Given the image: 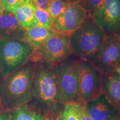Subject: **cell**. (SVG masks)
Returning a JSON list of instances; mask_svg holds the SVG:
<instances>
[{
  "label": "cell",
  "instance_id": "cell-25",
  "mask_svg": "<svg viewBox=\"0 0 120 120\" xmlns=\"http://www.w3.org/2000/svg\"><path fill=\"white\" fill-rule=\"evenodd\" d=\"M86 0H66V2L69 4H77L83 6Z\"/></svg>",
  "mask_w": 120,
  "mask_h": 120
},
{
  "label": "cell",
  "instance_id": "cell-22",
  "mask_svg": "<svg viewBox=\"0 0 120 120\" xmlns=\"http://www.w3.org/2000/svg\"><path fill=\"white\" fill-rule=\"evenodd\" d=\"M32 1L37 8L48 11L49 4L51 0H32Z\"/></svg>",
  "mask_w": 120,
  "mask_h": 120
},
{
  "label": "cell",
  "instance_id": "cell-32",
  "mask_svg": "<svg viewBox=\"0 0 120 120\" xmlns=\"http://www.w3.org/2000/svg\"></svg>",
  "mask_w": 120,
  "mask_h": 120
},
{
  "label": "cell",
  "instance_id": "cell-7",
  "mask_svg": "<svg viewBox=\"0 0 120 120\" xmlns=\"http://www.w3.org/2000/svg\"><path fill=\"white\" fill-rule=\"evenodd\" d=\"M91 63L102 74L116 72L120 66V38L116 36H106Z\"/></svg>",
  "mask_w": 120,
  "mask_h": 120
},
{
  "label": "cell",
  "instance_id": "cell-24",
  "mask_svg": "<svg viewBox=\"0 0 120 120\" xmlns=\"http://www.w3.org/2000/svg\"><path fill=\"white\" fill-rule=\"evenodd\" d=\"M0 120H11V110H3L0 112Z\"/></svg>",
  "mask_w": 120,
  "mask_h": 120
},
{
  "label": "cell",
  "instance_id": "cell-14",
  "mask_svg": "<svg viewBox=\"0 0 120 120\" xmlns=\"http://www.w3.org/2000/svg\"><path fill=\"white\" fill-rule=\"evenodd\" d=\"M35 7L32 0H21L12 7L11 12L21 26L27 29L37 24L34 13Z\"/></svg>",
  "mask_w": 120,
  "mask_h": 120
},
{
  "label": "cell",
  "instance_id": "cell-21",
  "mask_svg": "<svg viewBox=\"0 0 120 120\" xmlns=\"http://www.w3.org/2000/svg\"><path fill=\"white\" fill-rule=\"evenodd\" d=\"M76 103L79 120H93L86 109V103L79 101Z\"/></svg>",
  "mask_w": 120,
  "mask_h": 120
},
{
  "label": "cell",
  "instance_id": "cell-18",
  "mask_svg": "<svg viewBox=\"0 0 120 120\" xmlns=\"http://www.w3.org/2000/svg\"><path fill=\"white\" fill-rule=\"evenodd\" d=\"M58 120H79L75 102H67Z\"/></svg>",
  "mask_w": 120,
  "mask_h": 120
},
{
  "label": "cell",
  "instance_id": "cell-33",
  "mask_svg": "<svg viewBox=\"0 0 120 120\" xmlns=\"http://www.w3.org/2000/svg\"></svg>",
  "mask_w": 120,
  "mask_h": 120
},
{
  "label": "cell",
  "instance_id": "cell-3",
  "mask_svg": "<svg viewBox=\"0 0 120 120\" xmlns=\"http://www.w3.org/2000/svg\"><path fill=\"white\" fill-rule=\"evenodd\" d=\"M106 34L87 15L80 26L70 36L72 53L81 60L91 62L101 47Z\"/></svg>",
  "mask_w": 120,
  "mask_h": 120
},
{
  "label": "cell",
  "instance_id": "cell-16",
  "mask_svg": "<svg viewBox=\"0 0 120 120\" xmlns=\"http://www.w3.org/2000/svg\"><path fill=\"white\" fill-rule=\"evenodd\" d=\"M11 120H49L28 103L11 110Z\"/></svg>",
  "mask_w": 120,
  "mask_h": 120
},
{
  "label": "cell",
  "instance_id": "cell-17",
  "mask_svg": "<svg viewBox=\"0 0 120 120\" xmlns=\"http://www.w3.org/2000/svg\"><path fill=\"white\" fill-rule=\"evenodd\" d=\"M67 4V2L62 0H51L48 12L50 15L52 21L59 17L64 12Z\"/></svg>",
  "mask_w": 120,
  "mask_h": 120
},
{
  "label": "cell",
  "instance_id": "cell-1",
  "mask_svg": "<svg viewBox=\"0 0 120 120\" xmlns=\"http://www.w3.org/2000/svg\"><path fill=\"white\" fill-rule=\"evenodd\" d=\"M66 103L55 65L45 61L34 63L29 104L49 120H56L59 118Z\"/></svg>",
  "mask_w": 120,
  "mask_h": 120
},
{
  "label": "cell",
  "instance_id": "cell-9",
  "mask_svg": "<svg viewBox=\"0 0 120 120\" xmlns=\"http://www.w3.org/2000/svg\"><path fill=\"white\" fill-rule=\"evenodd\" d=\"M87 16V11L81 5L67 3L64 12L51 22L49 29L55 33L70 36L80 26Z\"/></svg>",
  "mask_w": 120,
  "mask_h": 120
},
{
  "label": "cell",
  "instance_id": "cell-6",
  "mask_svg": "<svg viewBox=\"0 0 120 120\" xmlns=\"http://www.w3.org/2000/svg\"><path fill=\"white\" fill-rule=\"evenodd\" d=\"M72 54L70 36L55 33L34 49L29 61L34 63L45 61L55 64Z\"/></svg>",
  "mask_w": 120,
  "mask_h": 120
},
{
  "label": "cell",
  "instance_id": "cell-2",
  "mask_svg": "<svg viewBox=\"0 0 120 120\" xmlns=\"http://www.w3.org/2000/svg\"><path fill=\"white\" fill-rule=\"evenodd\" d=\"M34 63L28 61L0 82V103L4 110H12L31 100Z\"/></svg>",
  "mask_w": 120,
  "mask_h": 120
},
{
  "label": "cell",
  "instance_id": "cell-8",
  "mask_svg": "<svg viewBox=\"0 0 120 120\" xmlns=\"http://www.w3.org/2000/svg\"><path fill=\"white\" fill-rule=\"evenodd\" d=\"M102 73L89 61H79V101L83 103L96 98L101 93Z\"/></svg>",
  "mask_w": 120,
  "mask_h": 120
},
{
  "label": "cell",
  "instance_id": "cell-27",
  "mask_svg": "<svg viewBox=\"0 0 120 120\" xmlns=\"http://www.w3.org/2000/svg\"><path fill=\"white\" fill-rule=\"evenodd\" d=\"M112 120H120V112H118Z\"/></svg>",
  "mask_w": 120,
  "mask_h": 120
},
{
  "label": "cell",
  "instance_id": "cell-29",
  "mask_svg": "<svg viewBox=\"0 0 120 120\" xmlns=\"http://www.w3.org/2000/svg\"><path fill=\"white\" fill-rule=\"evenodd\" d=\"M116 72L117 73V74L118 75V76H119V77H120V66L117 68V70H116Z\"/></svg>",
  "mask_w": 120,
  "mask_h": 120
},
{
  "label": "cell",
  "instance_id": "cell-11",
  "mask_svg": "<svg viewBox=\"0 0 120 120\" xmlns=\"http://www.w3.org/2000/svg\"><path fill=\"white\" fill-rule=\"evenodd\" d=\"M25 30L12 12L5 10L0 15V40L8 39L24 42Z\"/></svg>",
  "mask_w": 120,
  "mask_h": 120
},
{
  "label": "cell",
  "instance_id": "cell-19",
  "mask_svg": "<svg viewBox=\"0 0 120 120\" xmlns=\"http://www.w3.org/2000/svg\"><path fill=\"white\" fill-rule=\"evenodd\" d=\"M34 13L37 21V24L46 28H50L52 21L48 11L40 10L35 7Z\"/></svg>",
  "mask_w": 120,
  "mask_h": 120
},
{
  "label": "cell",
  "instance_id": "cell-5",
  "mask_svg": "<svg viewBox=\"0 0 120 120\" xmlns=\"http://www.w3.org/2000/svg\"><path fill=\"white\" fill-rule=\"evenodd\" d=\"M34 48L23 41L0 40V67L3 76H6L29 61Z\"/></svg>",
  "mask_w": 120,
  "mask_h": 120
},
{
  "label": "cell",
  "instance_id": "cell-23",
  "mask_svg": "<svg viewBox=\"0 0 120 120\" xmlns=\"http://www.w3.org/2000/svg\"><path fill=\"white\" fill-rule=\"evenodd\" d=\"M3 1H4L5 10L8 11H11L12 7L15 4H17V2L21 1V0H3Z\"/></svg>",
  "mask_w": 120,
  "mask_h": 120
},
{
  "label": "cell",
  "instance_id": "cell-15",
  "mask_svg": "<svg viewBox=\"0 0 120 120\" xmlns=\"http://www.w3.org/2000/svg\"><path fill=\"white\" fill-rule=\"evenodd\" d=\"M55 34L49 28L37 24L25 30L24 42L36 49Z\"/></svg>",
  "mask_w": 120,
  "mask_h": 120
},
{
  "label": "cell",
  "instance_id": "cell-31",
  "mask_svg": "<svg viewBox=\"0 0 120 120\" xmlns=\"http://www.w3.org/2000/svg\"><path fill=\"white\" fill-rule=\"evenodd\" d=\"M62 1H66V0H62Z\"/></svg>",
  "mask_w": 120,
  "mask_h": 120
},
{
  "label": "cell",
  "instance_id": "cell-13",
  "mask_svg": "<svg viewBox=\"0 0 120 120\" xmlns=\"http://www.w3.org/2000/svg\"><path fill=\"white\" fill-rule=\"evenodd\" d=\"M86 107L93 120H112L117 113L102 94L86 103Z\"/></svg>",
  "mask_w": 120,
  "mask_h": 120
},
{
  "label": "cell",
  "instance_id": "cell-12",
  "mask_svg": "<svg viewBox=\"0 0 120 120\" xmlns=\"http://www.w3.org/2000/svg\"><path fill=\"white\" fill-rule=\"evenodd\" d=\"M101 93L117 113L120 112V77L116 72L102 74Z\"/></svg>",
  "mask_w": 120,
  "mask_h": 120
},
{
  "label": "cell",
  "instance_id": "cell-26",
  "mask_svg": "<svg viewBox=\"0 0 120 120\" xmlns=\"http://www.w3.org/2000/svg\"><path fill=\"white\" fill-rule=\"evenodd\" d=\"M4 11H5V7H4V1L0 0V15L2 14Z\"/></svg>",
  "mask_w": 120,
  "mask_h": 120
},
{
  "label": "cell",
  "instance_id": "cell-20",
  "mask_svg": "<svg viewBox=\"0 0 120 120\" xmlns=\"http://www.w3.org/2000/svg\"><path fill=\"white\" fill-rule=\"evenodd\" d=\"M106 1V0H86L82 7L86 10L87 15L94 17Z\"/></svg>",
  "mask_w": 120,
  "mask_h": 120
},
{
  "label": "cell",
  "instance_id": "cell-4",
  "mask_svg": "<svg viewBox=\"0 0 120 120\" xmlns=\"http://www.w3.org/2000/svg\"><path fill=\"white\" fill-rule=\"evenodd\" d=\"M79 57L72 53L54 64L60 87L67 102L79 101Z\"/></svg>",
  "mask_w": 120,
  "mask_h": 120
},
{
  "label": "cell",
  "instance_id": "cell-10",
  "mask_svg": "<svg viewBox=\"0 0 120 120\" xmlns=\"http://www.w3.org/2000/svg\"><path fill=\"white\" fill-rule=\"evenodd\" d=\"M93 17L106 36L120 38V0H106Z\"/></svg>",
  "mask_w": 120,
  "mask_h": 120
},
{
  "label": "cell",
  "instance_id": "cell-28",
  "mask_svg": "<svg viewBox=\"0 0 120 120\" xmlns=\"http://www.w3.org/2000/svg\"><path fill=\"white\" fill-rule=\"evenodd\" d=\"M3 77H4V76H3V75L2 73V70H1V67H0V82H1V80H2V79H3Z\"/></svg>",
  "mask_w": 120,
  "mask_h": 120
},
{
  "label": "cell",
  "instance_id": "cell-30",
  "mask_svg": "<svg viewBox=\"0 0 120 120\" xmlns=\"http://www.w3.org/2000/svg\"><path fill=\"white\" fill-rule=\"evenodd\" d=\"M3 110H4V109H2V106H1V103H0V112L2 111H3Z\"/></svg>",
  "mask_w": 120,
  "mask_h": 120
}]
</instances>
